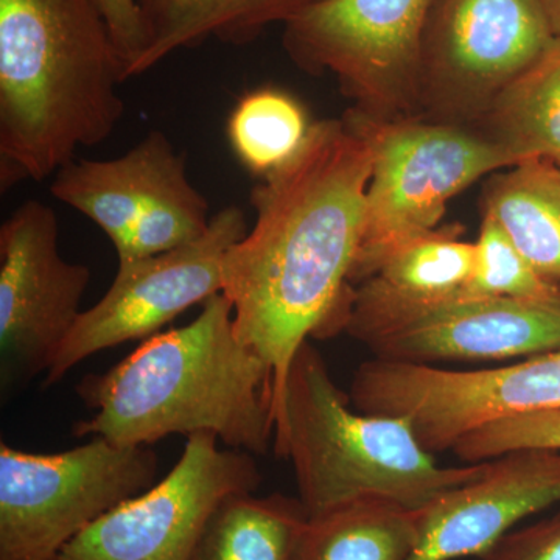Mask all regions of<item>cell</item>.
<instances>
[{
    "instance_id": "obj_11",
    "label": "cell",
    "mask_w": 560,
    "mask_h": 560,
    "mask_svg": "<svg viewBox=\"0 0 560 560\" xmlns=\"http://www.w3.org/2000/svg\"><path fill=\"white\" fill-rule=\"evenodd\" d=\"M219 442L209 433L187 438L161 481L81 530L55 560H190L221 501L256 492L261 481L250 453Z\"/></svg>"
},
{
    "instance_id": "obj_13",
    "label": "cell",
    "mask_w": 560,
    "mask_h": 560,
    "mask_svg": "<svg viewBox=\"0 0 560 560\" xmlns=\"http://www.w3.org/2000/svg\"><path fill=\"white\" fill-rule=\"evenodd\" d=\"M248 232L237 206L220 210L198 241L136 261L119 264L109 290L81 313L44 378L49 388L81 361L102 350L153 337L194 305L223 291L228 250Z\"/></svg>"
},
{
    "instance_id": "obj_22",
    "label": "cell",
    "mask_w": 560,
    "mask_h": 560,
    "mask_svg": "<svg viewBox=\"0 0 560 560\" xmlns=\"http://www.w3.org/2000/svg\"><path fill=\"white\" fill-rule=\"evenodd\" d=\"M312 125L293 97L265 88L238 102L228 124V136L242 164L264 178L296 156Z\"/></svg>"
},
{
    "instance_id": "obj_8",
    "label": "cell",
    "mask_w": 560,
    "mask_h": 560,
    "mask_svg": "<svg viewBox=\"0 0 560 560\" xmlns=\"http://www.w3.org/2000/svg\"><path fill=\"white\" fill-rule=\"evenodd\" d=\"M349 397L355 410L408 420L436 455L488 423L560 410V348L481 371L374 357L357 368Z\"/></svg>"
},
{
    "instance_id": "obj_1",
    "label": "cell",
    "mask_w": 560,
    "mask_h": 560,
    "mask_svg": "<svg viewBox=\"0 0 560 560\" xmlns=\"http://www.w3.org/2000/svg\"><path fill=\"white\" fill-rule=\"evenodd\" d=\"M372 167L361 114L315 121L296 156L253 187L256 224L224 257L221 293L237 337L271 372L276 433L298 350L341 330Z\"/></svg>"
},
{
    "instance_id": "obj_24",
    "label": "cell",
    "mask_w": 560,
    "mask_h": 560,
    "mask_svg": "<svg viewBox=\"0 0 560 560\" xmlns=\"http://www.w3.org/2000/svg\"><path fill=\"white\" fill-rule=\"evenodd\" d=\"M522 448L560 451V410L488 423L460 438L452 452L466 463H481Z\"/></svg>"
},
{
    "instance_id": "obj_12",
    "label": "cell",
    "mask_w": 560,
    "mask_h": 560,
    "mask_svg": "<svg viewBox=\"0 0 560 560\" xmlns=\"http://www.w3.org/2000/svg\"><path fill=\"white\" fill-rule=\"evenodd\" d=\"M86 265L60 253L50 206L22 202L0 226V385L3 396L47 374L75 327L90 285Z\"/></svg>"
},
{
    "instance_id": "obj_23",
    "label": "cell",
    "mask_w": 560,
    "mask_h": 560,
    "mask_svg": "<svg viewBox=\"0 0 560 560\" xmlns=\"http://www.w3.org/2000/svg\"><path fill=\"white\" fill-rule=\"evenodd\" d=\"M477 261L467 285V296L514 298L558 301L560 287L541 278L515 249L492 217L482 213L480 235L475 242Z\"/></svg>"
},
{
    "instance_id": "obj_10",
    "label": "cell",
    "mask_w": 560,
    "mask_h": 560,
    "mask_svg": "<svg viewBox=\"0 0 560 560\" xmlns=\"http://www.w3.org/2000/svg\"><path fill=\"white\" fill-rule=\"evenodd\" d=\"M50 191L108 235L119 264L189 245L212 220L186 158L158 130L116 160L70 161L55 173Z\"/></svg>"
},
{
    "instance_id": "obj_17",
    "label": "cell",
    "mask_w": 560,
    "mask_h": 560,
    "mask_svg": "<svg viewBox=\"0 0 560 560\" xmlns=\"http://www.w3.org/2000/svg\"><path fill=\"white\" fill-rule=\"evenodd\" d=\"M145 27V50L135 77L176 50L210 38L245 46L272 24H287L316 0H138Z\"/></svg>"
},
{
    "instance_id": "obj_7",
    "label": "cell",
    "mask_w": 560,
    "mask_h": 560,
    "mask_svg": "<svg viewBox=\"0 0 560 560\" xmlns=\"http://www.w3.org/2000/svg\"><path fill=\"white\" fill-rule=\"evenodd\" d=\"M436 0H316L287 22L283 46L311 73L331 72L377 121L418 119L423 38Z\"/></svg>"
},
{
    "instance_id": "obj_6",
    "label": "cell",
    "mask_w": 560,
    "mask_h": 560,
    "mask_svg": "<svg viewBox=\"0 0 560 560\" xmlns=\"http://www.w3.org/2000/svg\"><path fill=\"white\" fill-rule=\"evenodd\" d=\"M149 447L103 438L61 453L0 444V560H55L77 536L124 501L156 485Z\"/></svg>"
},
{
    "instance_id": "obj_26",
    "label": "cell",
    "mask_w": 560,
    "mask_h": 560,
    "mask_svg": "<svg viewBox=\"0 0 560 560\" xmlns=\"http://www.w3.org/2000/svg\"><path fill=\"white\" fill-rule=\"evenodd\" d=\"M482 560H560V510L508 536L482 556Z\"/></svg>"
},
{
    "instance_id": "obj_9",
    "label": "cell",
    "mask_w": 560,
    "mask_h": 560,
    "mask_svg": "<svg viewBox=\"0 0 560 560\" xmlns=\"http://www.w3.org/2000/svg\"><path fill=\"white\" fill-rule=\"evenodd\" d=\"M555 38L544 0H436L420 57L419 119L474 127Z\"/></svg>"
},
{
    "instance_id": "obj_3",
    "label": "cell",
    "mask_w": 560,
    "mask_h": 560,
    "mask_svg": "<svg viewBox=\"0 0 560 560\" xmlns=\"http://www.w3.org/2000/svg\"><path fill=\"white\" fill-rule=\"evenodd\" d=\"M127 72L92 0H0V186L50 178L124 117Z\"/></svg>"
},
{
    "instance_id": "obj_15",
    "label": "cell",
    "mask_w": 560,
    "mask_h": 560,
    "mask_svg": "<svg viewBox=\"0 0 560 560\" xmlns=\"http://www.w3.org/2000/svg\"><path fill=\"white\" fill-rule=\"evenodd\" d=\"M560 504V451L522 448L485 460L475 480L418 510L411 560L488 555L517 523Z\"/></svg>"
},
{
    "instance_id": "obj_5",
    "label": "cell",
    "mask_w": 560,
    "mask_h": 560,
    "mask_svg": "<svg viewBox=\"0 0 560 560\" xmlns=\"http://www.w3.org/2000/svg\"><path fill=\"white\" fill-rule=\"evenodd\" d=\"M364 120L374 142V167L350 285L371 278L399 246L436 231L459 191L488 173L518 165L510 151L475 127L419 117Z\"/></svg>"
},
{
    "instance_id": "obj_4",
    "label": "cell",
    "mask_w": 560,
    "mask_h": 560,
    "mask_svg": "<svg viewBox=\"0 0 560 560\" xmlns=\"http://www.w3.org/2000/svg\"><path fill=\"white\" fill-rule=\"evenodd\" d=\"M349 405V394L338 388L318 349L304 342L291 363L275 452L293 464L311 517L360 500L418 511L485 469V460L442 467L408 420Z\"/></svg>"
},
{
    "instance_id": "obj_19",
    "label": "cell",
    "mask_w": 560,
    "mask_h": 560,
    "mask_svg": "<svg viewBox=\"0 0 560 560\" xmlns=\"http://www.w3.org/2000/svg\"><path fill=\"white\" fill-rule=\"evenodd\" d=\"M308 525L300 499L234 493L210 515L190 560H302Z\"/></svg>"
},
{
    "instance_id": "obj_14",
    "label": "cell",
    "mask_w": 560,
    "mask_h": 560,
    "mask_svg": "<svg viewBox=\"0 0 560 560\" xmlns=\"http://www.w3.org/2000/svg\"><path fill=\"white\" fill-rule=\"evenodd\" d=\"M375 359L503 361L560 348V300L463 296L346 329Z\"/></svg>"
},
{
    "instance_id": "obj_2",
    "label": "cell",
    "mask_w": 560,
    "mask_h": 560,
    "mask_svg": "<svg viewBox=\"0 0 560 560\" xmlns=\"http://www.w3.org/2000/svg\"><path fill=\"white\" fill-rule=\"evenodd\" d=\"M187 326L156 334L77 393L94 416L75 438L150 447L173 434L209 433L234 451L264 455L275 441L271 372L243 345L226 294L202 302Z\"/></svg>"
},
{
    "instance_id": "obj_21",
    "label": "cell",
    "mask_w": 560,
    "mask_h": 560,
    "mask_svg": "<svg viewBox=\"0 0 560 560\" xmlns=\"http://www.w3.org/2000/svg\"><path fill=\"white\" fill-rule=\"evenodd\" d=\"M418 511L360 500L311 517L302 560H411Z\"/></svg>"
},
{
    "instance_id": "obj_16",
    "label": "cell",
    "mask_w": 560,
    "mask_h": 560,
    "mask_svg": "<svg viewBox=\"0 0 560 560\" xmlns=\"http://www.w3.org/2000/svg\"><path fill=\"white\" fill-rule=\"evenodd\" d=\"M475 261V243L458 241L455 230L412 238L393 250L371 278L350 289L341 330L463 296Z\"/></svg>"
},
{
    "instance_id": "obj_20",
    "label": "cell",
    "mask_w": 560,
    "mask_h": 560,
    "mask_svg": "<svg viewBox=\"0 0 560 560\" xmlns=\"http://www.w3.org/2000/svg\"><path fill=\"white\" fill-rule=\"evenodd\" d=\"M510 151L518 164L551 161L560 167V38L512 80L474 125Z\"/></svg>"
},
{
    "instance_id": "obj_27",
    "label": "cell",
    "mask_w": 560,
    "mask_h": 560,
    "mask_svg": "<svg viewBox=\"0 0 560 560\" xmlns=\"http://www.w3.org/2000/svg\"><path fill=\"white\" fill-rule=\"evenodd\" d=\"M547 7L548 18H550L552 32L560 38V0H544Z\"/></svg>"
},
{
    "instance_id": "obj_18",
    "label": "cell",
    "mask_w": 560,
    "mask_h": 560,
    "mask_svg": "<svg viewBox=\"0 0 560 560\" xmlns=\"http://www.w3.org/2000/svg\"><path fill=\"white\" fill-rule=\"evenodd\" d=\"M482 209L530 267L560 287L559 165L534 160L497 172L486 186Z\"/></svg>"
},
{
    "instance_id": "obj_25",
    "label": "cell",
    "mask_w": 560,
    "mask_h": 560,
    "mask_svg": "<svg viewBox=\"0 0 560 560\" xmlns=\"http://www.w3.org/2000/svg\"><path fill=\"white\" fill-rule=\"evenodd\" d=\"M102 14L106 27L125 65L127 80L135 77L143 50L145 27L138 0H92Z\"/></svg>"
}]
</instances>
